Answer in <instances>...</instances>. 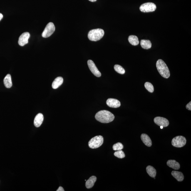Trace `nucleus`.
<instances>
[{"label": "nucleus", "mask_w": 191, "mask_h": 191, "mask_svg": "<svg viewBox=\"0 0 191 191\" xmlns=\"http://www.w3.org/2000/svg\"><path fill=\"white\" fill-rule=\"evenodd\" d=\"M187 140L185 137L181 136H177L172 140V145L177 148L184 146L186 143Z\"/></svg>", "instance_id": "5"}, {"label": "nucleus", "mask_w": 191, "mask_h": 191, "mask_svg": "<svg viewBox=\"0 0 191 191\" xmlns=\"http://www.w3.org/2000/svg\"><path fill=\"white\" fill-rule=\"evenodd\" d=\"M95 118L98 121L103 123H108L114 120L115 117L111 112L106 110L98 112L95 115Z\"/></svg>", "instance_id": "1"}, {"label": "nucleus", "mask_w": 191, "mask_h": 191, "mask_svg": "<svg viewBox=\"0 0 191 191\" xmlns=\"http://www.w3.org/2000/svg\"><path fill=\"white\" fill-rule=\"evenodd\" d=\"M104 138L101 136H98L92 138L88 142V146L90 148L96 149L99 148L103 145Z\"/></svg>", "instance_id": "4"}, {"label": "nucleus", "mask_w": 191, "mask_h": 191, "mask_svg": "<svg viewBox=\"0 0 191 191\" xmlns=\"http://www.w3.org/2000/svg\"><path fill=\"white\" fill-rule=\"evenodd\" d=\"M114 155L115 157L120 159L123 158L125 157V153L121 150H118L115 152L114 153Z\"/></svg>", "instance_id": "25"}, {"label": "nucleus", "mask_w": 191, "mask_h": 191, "mask_svg": "<svg viewBox=\"0 0 191 191\" xmlns=\"http://www.w3.org/2000/svg\"><path fill=\"white\" fill-rule=\"evenodd\" d=\"M114 69L117 72L123 74L125 73V70L122 66L119 65H116L114 66Z\"/></svg>", "instance_id": "22"}, {"label": "nucleus", "mask_w": 191, "mask_h": 191, "mask_svg": "<svg viewBox=\"0 0 191 191\" xmlns=\"http://www.w3.org/2000/svg\"><path fill=\"white\" fill-rule=\"evenodd\" d=\"M107 104L111 108H117L120 107L121 105L120 102L115 99L110 98L107 100Z\"/></svg>", "instance_id": "11"}, {"label": "nucleus", "mask_w": 191, "mask_h": 191, "mask_svg": "<svg viewBox=\"0 0 191 191\" xmlns=\"http://www.w3.org/2000/svg\"><path fill=\"white\" fill-rule=\"evenodd\" d=\"M44 120V116L43 114L39 113L35 117L34 120V125L37 127L41 126Z\"/></svg>", "instance_id": "12"}, {"label": "nucleus", "mask_w": 191, "mask_h": 191, "mask_svg": "<svg viewBox=\"0 0 191 191\" xmlns=\"http://www.w3.org/2000/svg\"><path fill=\"white\" fill-rule=\"evenodd\" d=\"M128 41L129 43L134 46H136L139 44L138 37L134 35H131L129 36Z\"/></svg>", "instance_id": "20"}, {"label": "nucleus", "mask_w": 191, "mask_h": 191, "mask_svg": "<svg viewBox=\"0 0 191 191\" xmlns=\"http://www.w3.org/2000/svg\"><path fill=\"white\" fill-rule=\"evenodd\" d=\"M156 66L157 71L163 77L168 78L170 77V71L166 64L163 60L162 59L157 60Z\"/></svg>", "instance_id": "2"}, {"label": "nucleus", "mask_w": 191, "mask_h": 191, "mask_svg": "<svg viewBox=\"0 0 191 191\" xmlns=\"http://www.w3.org/2000/svg\"><path fill=\"white\" fill-rule=\"evenodd\" d=\"M167 165L174 170H178L180 169V165L178 162L175 160H169L167 162Z\"/></svg>", "instance_id": "14"}, {"label": "nucleus", "mask_w": 191, "mask_h": 191, "mask_svg": "<svg viewBox=\"0 0 191 191\" xmlns=\"http://www.w3.org/2000/svg\"><path fill=\"white\" fill-rule=\"evenodd\" d=\"M186 108L188 110H191V102H190V103L187 104L186 106Z\"/></svg>", "instance_id": "26"}, {"label": "nucleus", "mask_w": 191, "mask_h": 191, "mask_svg": "<svg viewBox=\"0 0 191 191\" xmlns=\"http://www.w3.org/2000/svg\"><path fill=\"white\" fill-rule=\"evenodd\" d=\"M140 45L142 47L145 49H150L152 46L151 42L148 40H142L140 41Z\"/></svg>", "instance_id": "19"}, {"label": "nucleus", "mask_w": 191, "mask_h": 191, "mask_svg": "<svg viewBox=\"0 0 191 191\" xmlns=\"http://www.w3.org/2000/svg\"><path fill=\"white\" fill-rule=\"evenodd\" d=\"M63 81V78L62 77H57L53 81L52 85V88L53 89H56L61 86L62 84Z\"/></svg>", "instance_id": "16"}, {"label": "nucleus", "mask_w": 191, "mask_h": 191, "mask_svg": "<svg viewBox=\"0 0 191 191\" xmlns=\"http://www.w3.org/2000/svg\"><path fill=\"white\" fill-rule=\"evenodd\" d=\"M154 122L159 126H162L166 127L169 124V120L166 118L162 117H157L154 119Z\"/></svg>", "instance_id": "10"}, {"label": "nucleus", "mask_w": 191, "mask_h": 191, "mask_svg": "<svg viewBox=\"0 0 191 191\" xmlns=\"http://www.w3.org/2000/svg\"><path fill=\"white\" fill-rule=\"evenodd\" d=\"M123 145L120 142H118V143L114 144L113 147V150L115 151L121 150H123Z\"/></svg>", "instance_id": "24"}, {"label": "nucleus", "mask_w": 191, "mask_h": 191, "mask_svg": "<svg viewBox=\"0 0 191 191\" xmlns=\"http://www.w3.org/2000/svg\"><path fill=\"white\" fill-rule=\"evenodd\" d=\"M145 88L149 92L152 93L154 91V88L153 85L150 82H146L145 84Z\"/></svg>", "instance_id": "23"}, {"label": "nucleus", "mask_w": 191, "mask_h": 191, "mask_svg": "<svg viewBox=\"0 0 191 191\" xmlns=\"http://www.w3.org/2000/svg\"><path fill=\"white\" fill-rule=\"evenodd\" d=\"M57 191H64V189L62 187H60L59 188H58L56 190Z\"/></svg>", "instance_id": "27"}, {"label": "nucleus", "mask_w": 191, "mask_h": 191, "mask_svg": "<svg viewBox=\"0 0 191 191\" xmlns=\"http://www.w3.org/2000/svg\"><path fill=\"white\" fill-rule=\"evenodd\" d=\"M30 35L29 33L26 32L22 33L18 39V44L21 46H23L27 44L28 42V39L29 38Z\"/></svg>", "instance_id": "9"}, {"label": "nucleus", "mask_w": 191, "mask_h": 191, "mask_svg": "<svg viewBox=\"0 0 191 191\" xmlns=\"http://www.w3.org/2000/svg\"><path fill=\"white\" fill-rule=\"evenodd\" d=\"M160 126V128L161 129H162L164 127L163 126Z\"/></svg>", "instance_id": "30"}, {"label": "nucleus", "mask_w": 191, "mask_h": 191, "mask_svg": "<svg viewBox=\"0 0 191 191\" xmlns=\"http://www.w3.org/2000/svg\"><path fill=\"white\" fill-rule=\"evenodd\" d=\"M141 139L143 143L147 147H150L152 145V141L150 137L146 134L143 133L141 136Z\"/></svg>", "instance_id": "13"}, {"label": "nucleus", "mask_w": 191, "mask_h": 191, "mask_svg": "<svg viewBox=\"0 0 191 191\" xmlns=\"http://www.w3.org/2000/svg\"><path fill=\"white\" fill-rule=\"evenodd\" d=\"M88 1H91V2H95V1H97V0H88Z\"/></svg>", "instance_id": "29"}, {"label": "nucleus", "mask_w": 191, "mask_h": 191, "mask_svg": "<svg viewBox=\"0 0 191 191\" xmlns=\"http://www.w3.org/2000/svg\"><path fill=\"white\" fill-rule=\"evenodd\" d=\"M105 32L103 30L100 28L93 29L89 32L88 38L90 41H99L104 36Z\"/></svg>", "instance_id": "3"}, {"label": "nucleus", "mask_w": 191, "mask_h": 191, "mask_svg": "<svg viewBox=\"0 0 191 191\" xmlns=\"http://www.w3.org/2000/svg\"><path fill=\"white\" fill-rule=\"evenodd\" d=\"M55 30V27L54 24L53 22H49L46 25L44 30L42 36L44 38H48L54 33Z\"/></svg>", "instance_id": "7"}, {"label": "nucleus", "mask_w": 191, "mask_h": 191, "mask_svg": "<svg viewBox=\"0 0 191 191\" xmlns=\"http://www.w3.org/2000/svg\"><path fill=\"white\" fill-rule=\"evenodd\" d=\"M4 83L6 88H10L12 86V82L11 75L8 74L5 77L4 79Z\"/></svg>", "instance_id": "18"}, {"label": "nucleus", "mask_w": 191, "mask_h": 191, "mask_svg": "<svg viewBox=\"0 0 191 191\" xmlns=\"http://www.w3.org/2000/svg\"><path fill=\"white\" fill-rule=\"evenodd\" d=\"M97 180V178L95 176H92L87 180L85 184L87 188L90 189L93 187Z\"/></svg>", "instance_id": "15"}, {"label": "nucleus", "mask_w": 191, "mask_h": 191, "mask_svg": "<svg viewBox=\"0 0 191 191\" xmlns=\"http://www.w3.org/2000/svg\"><path fill=\"white\" fill-rule=\"evenodd\" d=\"M146 171L147 173H148L150 177L154 178L156 176L157 171L156 170L154 167L148 166L146 168Z\"/></svg>", "instance_id": "21"}, {"label": "nucleus", "mask_w": 191, "mask_h": 191, "mask_svg": "<svg viewBox=\"0 0 191 191\" xmlns=\"http://www.w3.org/2000/svg\"><path fill=\"white\" fill-rule=\"evenodd\" d=\"M172 176L179 182H182L184 179V176L181 172L173 171L171 172Z\"/></svg>", "instance_id": "17"}, {"label": "nucleus", "mask_w": 191, "mask_h": 191, "mask_svg": "<svg viewBox=\"0 0 191 191\" xmlns=\"http://www.w3.org/2000/svg\"><path fill=\"white\" fill-rule=\"evenodd\" d=\"M3 18V15L2 14H1V13H0V21H1V20Z\"/></svg>", "instance_id": "28"}, {"label": "nucleus", "mask_w": 191, "mask_h": 191, "mask_svg": "<svg viewBox=\"0 0 191 191\" xmlns=\"http://www.w3.org/2000/svg\"><path fill=\"white\" fill-rule=\"evenodd\" d=\"M157 6L154 3L149 2L144 3L140 6V11L143 13L152 12L155 11Z\"/></svg>", "instance_id": "6"}, {"label": "nucleus", "mask_w": 191, "mask_h": 191, "mask_svg": "<svg viewBox=\"0 0 191 191\" xmlns=\"http://www.w3.org/2000/svg\"><path fill=\"white\" fill-rule=\"evenodd\" d=\"M88 64L89 68L91 72L95 76L100 77L101 75V74L99 71L94 62L91 60H88Z\"/></svg>", "instance_id": "8"}]
</instances>
